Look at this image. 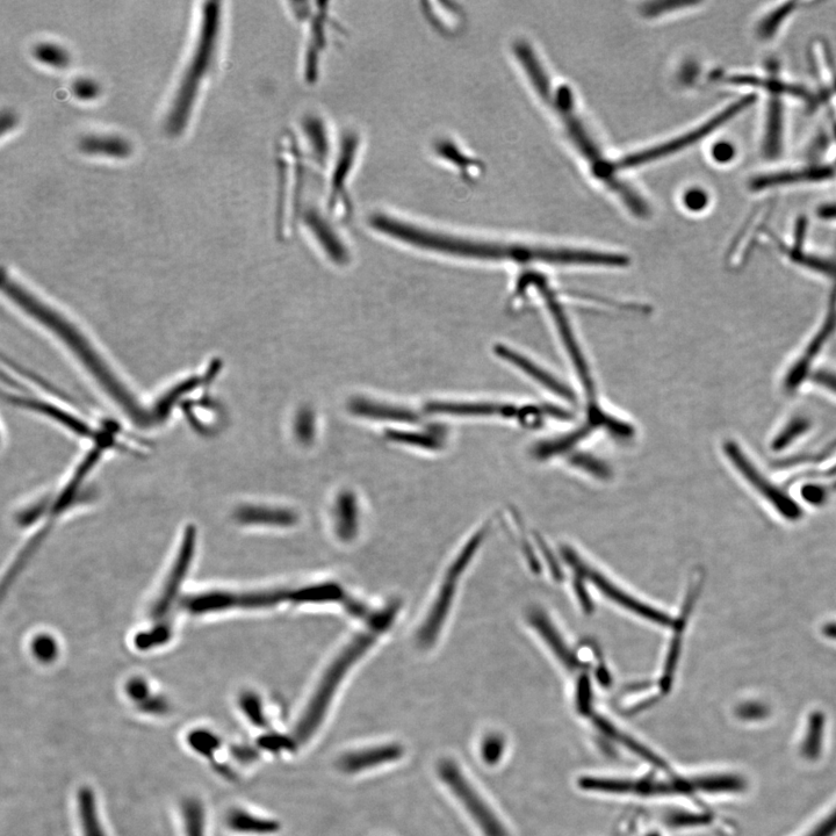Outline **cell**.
<instances>
[{
    "mask_svg": "<svg viewBox=\"0 0 836 836\" xmlns=\"http://www.w3.org/2000/svg\"><path fill=\"white\" fill-rule=\"evenodd\" d=\"M836 833V809L806 836H833Z\"/></svg>",
    "mask_w": 836,
    "mask_h": 836,
    "instance_id": "cell-36",
    "label": "cell"
},
{
    "mask_svg": "<svg viewBox=\"0 0 836 836\" xmlns=\"http://www.w3.org/2000/svg\"><path fill=\"white\" fill-rule=\"evenodd\" d=\"M572 463L573 465L582 468V470L592 473L597 478L605 479L609 477L610 472L607 466H604L602 463H600V461H597L592 457L581 456L578 458H574L572 460Z\"/></svg>",
    "mask_w": 836,
    "mask_h": 836,
    "instance_id": "cell-34",
    "label": "cell"
},
{
    "mask_svg": "<svg viewBox=\"0 0 836 836\" xmlns=\"http://www.w3.org/2000/svg\"><path fill=\"white\" fill-rule=\"evenodd\" d=\"M735 156V150L729 142L717 143L712 149L713 160L718 163H729Z\"/></svg>",
    "mask_w": 836,
    "mask_h": 836,
    "instance_id": "cell-37",
    "label": "cell"
},
{
    "mask_svg": "<svg viewBox=\"0 0 836 836\" xmlns=\"http://www.w3.org/2000/svg\"><path fill=\"white\" fill-rule=\"evenodd\" d=\"M725 451L727 457H729L731 463L741 473L742 477L758 490L770 504H773L778 513L790 521H797L798 518L802 517L801 507H798V504L791 497L784 494L781 489H778L763 477L751 461L747 459L746 454L742 453L737 444L727 443L725 445Z\"/></svg>",
    "mask_w": 836,
    "mask_h": 836,
    "instance_id": "cell-9",
    "label": "cell"
},
{
    "mask_svg": "<svg viewBox=\"0 0 836 836\" xmlns=\"http://www.w3.org/2000/svg\"><path fill=\"white\" fill-rule=\"evenodd\" d=\"M486 532L487 529L484 528L481 529L477 535L473 536L470 542H468L464 547V550L460 552L457 560L453 562L448 575H446L443 587L441 592H439L435 605L430 610L429 617L420 631L421 644L429 646L434 643L439 631H441L445 617L448 616L453 600V594L456 592L460 575L463 574L467 565L470 564L473 554L477 552L482 539L486 536Z\"/></svg>",
    "mask_w": 836,
    "mask_h": 836,
    "instance_id": "cell-7",
    "label": "cell"
},
{
    "mask_svg": "<svg viewBox=\"0 0 836 836\" xmlns=\"http://www.w3.org/2000/svg\"><path fill=\"white\" fill-rule=\"evenodd\" d=\"M425 410L429 414H445L456 416H502L517 418L520 422L528 421L530 425L539 422L544 417L543 410L538 408L520 409L511 405H495V403L472 402H431Z\"/></svg>",
    "mask_w": 836,
    "mask_h": 836,
    "instance_id": "cell-10",
    "label": "cell"
},
{
    "mask_svg": "<svg viewBox=\"0 0 836 836\" xmlns=\"http://www.w3.org/2000/svg\"><path fill=\"white\" fill-rule=\"evenodd\" d=\"M356 511L352 497L343 496L337 508V529L343 538L350 537L353 531H356Z\"/></svg>",
    "mask_w": 836,
    "mask_h": 836,
    "instance_id": "cell-26",
    "label": "cell"
},
{
    "mask_svg": "<svg viewBox=\"0 0 836 836\" xmlns=\"http://www.w3.org/2000/svg\"><path fill=\"white\" fill-rule=\"evenodd\" d=\"M350 408L353 413L360 416L372 417L374 420L407 423L420 422V418H418L413 412H410V410L380 405V403L369 402L366 400L352 401Z\"/></svg>",
    "mask_w": 836,
    "mask_h": 836,
    "instance_id": "cell-22",
    "label": "cell"
},
{
    "mask_svg": "<svg viewBox=\"0 0 836 836\" xmlns=\"http://www.w3.org/2000/svg\"><path fill=\"white\" fill-rule=\"evenodd\" d=\"M405 749L401 745L377 746L362 751L352 752L338 760V768L344 773L356 774L359 771L385 765L402 758Z\"/></svg>",
    "mask_w": 836,
    "mask_h": 836,
    "instance_id": "cell-13",
    "label": "cell"
},
{
    "mask_svg": "<svg viewBox=\"0 0 836 836\" xmlns=\"http://www.w3.org/2000/svg\"><path fill=\"white\" fill-rule=\"evenodd\" d=\"M33 54L36 60L57 69L67 68L70 62L68 50L53 42L39 43L34 47Z\"/></svg>",
    "mask_w": 836,
    "mask_h": 836,
    "instance_id": "cell-24",
    "label": "cell"
},
{
    "mask_svg": "<svg viewBox=\"0 0 836 836\" xmlns=\"http://www.w3.org/2000/svg\"><path fill=\"white\" fill-rule=\"evenodd\" d=\"M233 758L241 763H251L257 759L258 753L254 748L247 746H235L230 749Z\"/></svg>",
    "mask_w": 836,
    "mask_h": 836,
    "instance_id": "cell-39",
    "label": "cell"
},
{
    "mask_svg": "<svg viewBox=\"0 0 836 836\" xmlns=\"http://www.w3.org/2000/svg\"><path fill=\"white\" fill-rule=\"evenodd\" d=\"M802 495L805 501L814 504V506H819V504L823 503L827 496L826 490L817 485L805 486L802 490Z\"/></svg>",
    "mask_w": 836,
    "mask_h": 836,
    "instance_id": "cell-38",
    "label": "cell"
},
{
    "mask_svg": "<svg viewBox=\"0 0 836 836\" xmlns=\"http://www.w3.org/2000/svg\"><path fill=\"white\" fill-rule=\"evenodd\" d=\"M834 309L835 306L832 307L831 313L828 315V319L826 320L823 328H821L819 334L813 338L810 347L807 348L804 356L794 366V369L791 370L789 377L787 378V386L789 389H794L802 383L807 371L810 369L813 359L817 357L819 351L824 347L825 342L828 340V337L832 335L836 326V312Z\"/></svg>",
    "mask_w": 836,
    "mask_h": 836,
    "instance_id": "cell-18",
    "label": "cell"
},
{
    "mask_svg": "<svg viewBox=\"0 0 836 836\" xmlns=\"http://www.w3.org/2000/svg\"><path fill=\"white\" fill-rule=\"evenodd\" d=\"M504 741L497 734H490L481 744V756L487 765H495L501 759Z\"/></svg>",
    "mask_w": 836,
    "mask_h": 836,
    "instance_id": "cell-31",
    "label": "cell"
},
{
    "mask_svg": "<svg viewBox=\"0 0 836 836\" xmlns=\"http://www.w3.org/2000/svg\"><path fill=\"white\" fill-rule=\"evenodd\" d=\"M219 6V3L204 4L197 47L193 50L167 118V131L171 135L176 136L184 131L201 82L212 67L219 34Z\"/></svg>",
    "mask_w": 836,
    "mask_h": 836,
    "instance_id": "cell-1",
    "label": "cell"
},
{
    "mask_svg": "<svg viewBox=\"0 0 836 836\" xmlns=\"http://www.w3.org/2000/svg\"><path fill=\"white\" fill-rule=\"evenodd\" d=\"M79 148L85 154L125 158L131 154L132 146L117 135H88L79 141Z\"/></svg>",
    "mask_w": 836,
    "mask_h": 836,
    "instance_id": "cell-19",
    "label": "cell"
},
{
    "mask_svg": "<svg viewBox=\"0 0 836 836\" xmlns=\"http://www.w3.org/2000/svg\"><path fill=\"white\" fill-rule=\"evenodd\" d=\"M826 475H836V467L832 468V470Z\"/></svg>",
    "mask_w": 836,
    "mask_h": 836,
    "instance_id": "cell-44",
    "label": "cell"
},
{
    "mask_svg": "<svg viewBox=\"0 0 836 836\" xmlns=\"http://www.w3.org/2000/svg\"><path fill=\"white\" fill-rule=\"evenodd\" d=\"M259 747L263 751L271 753H278L281 751H294L298 746L297 740L286 737V735L278 733L265 734L257 741Z\"/></svg>",
    "mask_w": 836,
    "mask_h": 836,
    "instance_id": "cell-30",
    "label": "cell"
},
{
    "mask_svg": "<svg viewBox=\"0 0 836 836\" xmlns=\"http://www.w3.org/2000/svg\"><path fill=\"white\" fill-rule=\"evenodd\" d=\"M183 744L186 751L193 754L199 760H203L212 767L218 765L219 755L222 752L225 741L221 735L212 727L198 725L191 727L183 735Z\"/></svg>",
    "mask_w": 836,
    "mask_h": 836,
    "instance_id": "cell-14",
    "label": "cell"
},
{
    "mask_svg": "<svg viewBox=\"0 0 836 836\" xmlns=\"http://www.w3.org/2000/svg\"><path fill=\"white\" fill-rule=\"evenodd\" d=\"M72 91H74L75 95L82 100H91L95 99L100 92V88L98 83L93 81L90 78H79L77 81L72 84Z\"/></svg>",
    "mask_w": 836,
    "mask_h": 836,
    "instance_id": "cell-33",
    "label": "cell"
},
{
    "mask_svg": "<svg viewBox=\"0 0 836 836\" xmlns=\"http://www.w3.org/2000/svg\"><path fill=\"white\" fill-rule=\"evenodd\" d=\"M182 550H180L179 558L176 560L174 568H172L169 579L165 581L162 593L154 605L153 616L155 618H163L170 610L172 603L179 592L180 585L185 578L187 568L190 566L192 557V542L193 539L189 536L184 538Z\"/></svg>",
    "mask_w": 836,
    "mask_h": 836,
    "instance_id": "cell-15",
    "label": "cell"
},
{
    "mask_svg": "<svg viewBox=\"0 0 836 836\" xmlns=\"http://www.w3.org/2000/svg\"><path fill=\"white\" fill-rule=\"evenodd\" d=\"M16 124H17V117H16V115H14V113L9 112V111H5L2 114V131L3 132L6 131V128H7L6 126H9V128L12 129L14 127V125H16Z\"/></svg>",
    "mask_w": 836,
    "mask_h": 836,
    "instance_id": "cell-42",
    "label": "cell"
},
{
    "mask_svg": "<svg viewBox=\"0 0 836 836\" xmlns=\"http://www.w3.org/2000/svg\"><path fill=\"white\" fill-rule=\"evenodd\" d=\"M810 429V422L805 417H796L787 427L775 438L773 449L776 451L788 448L791 443H794L798 437L805 434Z\"/></svg>",
    "mask_w": 836,
    "mask_h": 836,
    "instance_id": "cell-27",
    "label": "cell"
},
{
    "mask_svg": "<svg viewBox=\"0 0 836 836\" xmlns=\"http://www.w3.org/2000/svg\"><path fill=\"white\" fill-rule=\"evenodd\" d=\"M566 557L569 559V561H572L573 565L578 567L580 571L585 573L588 576V578L595 583L596 587L600 589L605 596H608L610 600L615 601L619 605H622V607L634 611L637 615L643 616L646 619H650V621H653L660 625L673 624L672 618L668 617L665 614H662V612H659L658 610L647 607V605H644L643 603L633 600L632 597L627 596L625 593H623L621 589L612 586L609 581L603 578V576L594 571H590L589 568L583 566V562L576 558L571 551L566 552Z\"/></svg>",
    "mask_w": 836,
    "mask_h": 836,
    "instance_id": "cell-12",
    "label": "cell"
},
{
    "mask_svg": "<svg viewBox=\"0 0 836 836\" xmlns=\"http://www.w3.org/2000/svg\"><path fill=\"white\" fill-rule=\"evenodd\" d=\"M178 824L182 836H211L206 803L197 795L180 799L177 807Z\"/></svg>",
    "mask_w": 836,
    "mask_h": 836,
    "instance_id": "cell-16",
    "label": "cell"
},
{
    "mask_svg": "<svg viewBox=\"0 0 836 836\" xmlns=\"http://www.w3.org/2000/svg\"><path fill=\"white\" fill-rule=\"evenodd\" d=\"M438 773L453 795L459 799L485 836H509L506 827L484 798L468 782L467 777L452 760L439 763Z\"/></svg>",
    "mask_w": 836,
    "mask_h": 836,
    "instance_id": "cell-5",
    "label": "cell"
},
{
    "mask_svg": "<svg viewBox=\"0 0 836 836\" xmlns=\"http://www.w3.org/2000/svg\"><path fill=\"white\" fill-rule=\"evenodd\" d=\"M239 706L245 718L252 725L258 727V729H265L268 726L261 698L256 694L250 693V691L243 693L239 698Z\"/></svg>",
    "mask_w": 836,
    "mask_h": 836,
    "instance_id": "cell-25",
    "label": "cell"
},
{
    "mask_svg": "<svg viewBox=\"0 0 836 836\" xmlns=\"http://www.w3.org/2000/svg\"><path fill=\"white\" fill-rule=\"evenodd\" d=\"M497 355L501 356L502 358L508 360V362L513 363L518 369H522L525 373H528L530 377L537 380L538 383L542 384L543 386L551 389V392L556 393L562 398H569L571 393H569L566 387L554 379L550 374H547L545 371L540 369L539 366L530 362V360L524 358L521 355H518L517 352L510 350L506 347H497L496 348Z\"/></svg>",
    "mask_w": 836,
    "mask_h": 836,
    "instance_id": "cell-20",
    "label": "cell"
},
{
    "mask_svg": "<svg viewBox=\"0 0 836 836\" xmlns=\"http://www.w3.org/2000/svg\"><path fill=\"white\" fill-rule=\"evenodd\" d=\"M298 428H299V436L301 438L307 439V438L311 437V432L313 430L312 429L313 428L312 418L307 416V415L306 416H301Z\"/></svg>",
    "mask_w": 836,
    "mask_h": 836,
    "instance_id": "cell-41",
    "label": "cell"
},
{
    "mask_svg": "<svg viewBox=\"0 0 836 836\" xmlns=\"http://www.w3.org/2000/svg\"><path fill=\"white\" fill-rule=\"evenodd\" d=\"M33 653L42 662L53 661L57 654L55 640L49 636H40L34 640Z\"/></svg>",
    "mask_w": 836,
    "mask_h": 836,
    "instance_id": "cell-32",
    "label": "cell"
},
{
    "mask_svg": "<svg viewBox=\"0 0 836 836\" xmlns=\"http://www.w3.org/2000/svg\"><path fill=\"white\" fill-rule=\"evenodd\" d=\"M813 380L817 384L831 389L832 392L836 393V374L828 371H819L814 374Z\"/></svg>",
    "mask_w": 836,
    "mask_h": 836,
    "instance_id": "cell-40",
    "label": "cell"
},
{
    "mask_svg": "<svg viewBox=\"0 0 836 836\" xmlns=\"http://www.w3.org/2000/svg\"><path fill=\"white\" fill-rule=\"evenodd\" d=\"M225 826L230 833L268 835L280 830L276 820L256 816L241 807H232L225 814Z\"/></svg>",
    "mask_w": 836,
    "mask_h": 836,
    "instance_id": "cell-17",
    "label": "cell"
},
{
    "mask_svg": "<svg viewBox=\"0 0 836 836\" xmlns=\"http://www.w3.org/2000/svg\"><path fill=\"white\" fill-rule=\"evenodd\" d=\"M752 102H754V97L752 96L741 98L731 106L726 107L724 111L715 115V117L710 119L708 122H705L702 126L694 129V131L684 134L680 136V138L673 141L663 143L661 146L627 156L615 164V169L617 171L619 169L636 168L639 167V165H644L660 160L662 157L679 153V151L684 148L693 146V144L704 139L705 136L715 132L717 128L726 124L727 120L732 119L742 110H745V108L751 105Z\"/></svg>",
    "mask_w": 836,
    "mask_h": 836,
    "instance_id": "cell-6",
    "label": "cell"
},
{
    "mask_svg": "<svg viewBox=\"0 0 836 836\" xmlns=\"http://www.w3.org/2000/svg\"><path fill=\"white\" fill-rule=\"evenodd\" d=\"M237 520L244 524L287 526L294 523L297 517L287 510L247 507L237 511Z\"/></svg>",
    "mask_w": 836,
    "mask_h": 836,
    "instance_id": "cell-23",
    "label": "cell"
},
{
    "mask_svg": "<svg viewBox=\"0 0 836 836\" xmlns=\"http://www.w3.org/2000/svg\"><path fill=\"white\" fill-rule=\"evenodd\" d=\"M292 598V594L285 592H257V593H230V592H206L186 597L183 601L185 610L192 615H208L212 612H221L234 609H259L268 608L272 605Z\"/></svg>",
    "mask_w": 836,
    "mask_h": 836,
    "instance_id": "cell-8",
    "label": "cell"
},
{
    "mask_svg": "<svg viewBox=\"0 0 836 836\" xmlns=\"http://www.w3.org/2000/svg\"><path fill=\"white\" fill-rule=\"evenodd\" d=\"M387 436L395 442H401L409 445L421 446L425 449H438L441 446V441L436 436L412 434V432L389 431Z\"/></svg>",
    "mask_w": 836,
    "mask_h": 836,
    "instance_id": "cell-29",
    "label": "cell"
},
{
    "mask_svg": "<svg viewBox=\"0 0 836 836\" xmlns=\"http://www.w3.org/2000/svg\"><path fill=\"white\" fill-rule=\"evenodd\" d=\"M826 637L836 640V624H828L824 627Z\"/></svg>",
    "mask_w": 836,
    "mask_h": 836,
    "instance_id": "cell-43",
    "label": "cell"
},
{
    "mask_svg": "<svg viewBox=\"0 0 836 836\" xmlns=\"http://www.w3.org/2000/svg\"><path fill=\"white\" fill-rule=\"evenodd\" d=\"M544 100L557 108L562 120L565 122L569 136H571L581 153L587 158L594 175L598 179H601L603 183L607 184L612 191L616 192L622 198L625 205L634 214L639 216V218H646V216L650 215V209H648L645 201L630 189L629 185H626L616 177L615 164H610L605 161L594 141L589 138L585 128H583L580 120L573 112L574 105L571 90L566 88V86H561L556 96H553L551 93Z\"/></svg>",
    "mask_w": 836,
    "mask_h": 836,
    "instance_id": "cell-3",
    "label": "cell"
},
{
    "mask_svg": "<svg viewBox=\"0 0 836 836\" xmlns=\"http://www.w3.org/2000/svg\"><path fill=\"white\" fill-rule=\"evenodd\" d=\"M530 621L532 625L536 627V630L542 634L546 643L550 645L552 651L556 653L557 657L562 663H564L565 666L569 668L579 666V661L576 660L574 654L569 651V648L560 637V634L556 629H554V626L542 611L531 612Z\"/></svg>",
    "mask_w": 836,
    "mask_h": 836,
    "instance_id": "cell-21",
    "label": "cell"
},
{
    "mask_svg": "<svg viewBox=\"0 0 836 836\" xmlns=\"http://www.w3.org/2000/svg\"><path fill=\"white\" fill-rule=\"evenodd\" d=\"M72 802L78 836H111L98 792L91 784H79Z\"/></svg>",
    "mask_w": 836,
    "mask_h": 836,
    "instance_id": "cell-11",
    "label": "cell"
},
{
    "mask_svg": "<svg viewBox=\"0 0 836 836\" xmlns=\"http://www.w3.org/2000/svg\"><path fill=\"white\" fill-rule=\"evenodd\" d=\"M708 203V196L702 190H691L684 196V205L693 212L703 211Z\"/></svg>",
    "mask_w": 836,
    "mask_h": 836,
    "instance_id": "cell-35",
    "label": "cell"
},
{
    "mask_svg": "<svg viewBox=\"0 0 836 836\" xmlns=\"http://www.w3.org/2000/svg\"><path fill=\"white\" fill-rule=\"evenodd\" d=\"M125 693L129 701L133 703L135 709H139L141 705L148 702L155 694L151 691L150 684L141 679V677H134L129 680L125 686Z\"/></svg>",
    "mask_w": 836,
    "mask_h": 836,
    "instance_id": "cell-28",
    "label": "cell"
},
{
    "mask_svg": "<svg viewBox=\"0 0 836 836\" xmlns=\"http://www.w3.org/2000/svg\"><path fill=\"white\" fill-rule=\"evenodd\" d=\"M544 300L546 305L549 306L553 320L557 324L561 340L564 342L565 347L568 350L569 357L573 360V364L575 365L576 370H578L579 377L583 385L586 386L587 394L589 396L588 421L585 425H583L580 430L573 432V434L569 435V437L545 443V453L551 458L554 454L567 451L571 449L575 443H578L581 439L586 438L590 431H593L598 427H604V429H608L611 434L618 435L621 438L630 437L632 435L630 425L615 420V417L608 416L602 412L600 407L597 406V402L594 400V398L596 399L594 384L592 378H590L588 365L585 363V357L582 355L578 342L575 340L572 328L569 326L568 320L566 319L565 313L562 311L559 302L556 297H554V293L545 294Z\"/></svg>",
    "mask_w": 836,
    "mask_h": 836,
    "instance_id": "cell-2",
    "label": "cell"
},
{
    "mask_svg": "<svg viewBox=\"0 0 836 836\" xmlns=\"http://www.w3.org/2000/svg\"><path fill=\"white\" fill-rule=\"evenodd\" d=\"M372 644V639L367 636L360 637L352 643L347 650H345L340 657L329 667L327 673L324 674L322 681L317 687L316 693L309 702L308 708L302 716L297 729H295V739L298 744H305L311 739L314 733L319 729L324 717L329 709L331 701L338 687L343 680L345 674L348 673L349 668L357 661L367 648Z\"/></svg>",
    "mask_w": 836,
    "mask_h": 836,
    "instance_id": "cell-4",
    "label": "cell"
}]
</instances>
